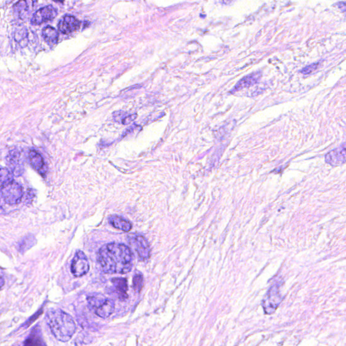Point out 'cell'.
Listing matches in <instances>:
<instances>
[{
    "instance_id": "obj_10",
    "label": "cell",
    "mask_w": 346,
    "mask_h": 346,
    "mask_svg": "<svg viewBox=\"0 0 346 346\" xmlns=\"http://www.w3.org/2000/svg\"><path fill=\"white\" fill-rule=\"evenodd\" d=\"M260 77H261V73H259V72L247 75V76L242 78L238 83L236 84L235 86L231 91V93L234 94V93L239 92V91L242 90L243 89L252 86V85L258 83Z\"/></svg>"
},
{
    "instance_id": "obj_24",
    "label": "cell",
    "mask_w": 346,
    "mask_h": 346,
    "mask_svg": "<svg viewBox=\"0 0 346 346\" xmlns=\"http://www.w3.org/2000/svg\"><path fill=\"white\" fill-rule=\"evenodd\" d=\"M5 284V281L4 279H3V278L1 277V275H0V290L2 289V288L3 286H4Z\"/></svg>"
},
{
    "instance_id": "obj_14",
    "label": "cell",
    "mask_w": 346,
    "mask_h": 346,
    "mask_svg": "<svg viewBox=\"0 0 346 346\" xmlns=\"http://www.w3.org/2000/svg\"><path fill=\"white\" fill-rule=\"evenodd\" d=\"M25 346H43L45 345L43 341L41 328L39 326H37L33 328L29 337L26 339L24 342Z\"/></svg>"
},
{
    "instance_id": "obj_4",
    "label": "cell",
    "mask_w": 346,
    "mask_h": 346,
    "mask_svg": "<svg viewBox=\"0 0 346 346\" xmlns=\"http://www.w3.org/2000/svg\"><path fill=\"white\" fill-rule=\"evenodd\" d=\"M1 195L7 204L15 205L20 203L23 196V190L20 185L14 181L1 187Z\"/></svg>"
},
{
    "instance_id": "obj_18",
    "label": "cell",
    "mask_w": 346,
    "mask_h": 346,
    "mask_svg": "<svg viewBox=\"0 0 346 346\" xmlns=\"http://www.w3.org/2000/svg\"><path fill=\"white\" fill-rule=\"evenodd\" d=\"M13 181V173L9 169L0 167V187Z\"/></svg>"
},
{
    "instance_id": "obj_13",
    "label": "cell",
    "mask_w": 346,
    "mask_h": 346,
    "mask_svg": "<svg viewBox=\"0 0 346 346\" xmlns=\"http://www.w3.org/2000/svg\"><path fill=\"white\" fill-rule=\"evenodd\" d=\"M33 7H34L33 0H20L18 3H16L14 9L19 18L23 19L30 15Z\"/></svg>"
},
{
    "instance_id": "obj_2",
    "label": "cell",
    "mask_w": 346,
    "mask_h": 346,
    "mask_svg": "<svg viewBox=\"0 0 346 346\" xmlns=\"http://www.w3.org/2000/svg\"><path fill=\"white\" fill-rule=\"evenodd\" d=\"M46 322L52 334L60 342H68L76 332V324L73 317L60 309L49 310Z\"/></svg>"
},
{
    "instance_id": "obj_11",
    "label": "cell",
    "mask_w": 346,
    "mask_h": 346,
    "mask_svg": "<svg viewBox=\"0 0 346 346\" xmlns=\"http://www.w3.org/2000/svg\"><path fill=\"white\" fill-rule=\"evenodd\" d=\"M8 163L11 172L15 175H20L23 171V164L20 154L18 152L14 150L10 153L8 158Z\"/></svg>"
},
{
    "instance_id": "obj_6",
    "label": "cell",
    "mask_w": 346,
    "mask_h": 346,
    "mask_svg": "<svg viewBox=\"0 0 346 346\" xmlns=\"http://www.w3.org/2000/svg\"><path fill=\"white\" fill-rule=\"evenodd\" d=\"M129 244L141 260H146L150 258L149 243L144 237L139 235L131 236L129 237Z\"/></svg>"
},
{
    "instance_id": "obj_1",
    "label": "cell",
    "mask_w": 346,
    "mask_h": 346,
    "mask_svg": "<svg viewBox=\"0 0 346 346\" xmlns=\"http://www.w3.org/2000/svg\"><path fill=\"white\" fill-rule=\"evenodd\" d=\"M97 261L106 273L126 274L132 269V251L125 244L110 243L99 249Z\"/></svg>"
},
{
    "instance_id": "obj_8",
    "label": "cell",
    "mask_w": 346,
    "mask_h": 346,
    "mask_svg": "<svg viewBox=\"0 0 346 346\" xmlns=\"http://www.w3.org/2000/svg\"><path fill=\"white\" fill-rule=\"evenodd\" d=\"M327 163L330 164L332 167H337L342 165L346 162V144L343 143L342 146L331 150L326 155Z\"/></svg>"
},
{
    "instance_id": "obj_21",
    "label": "cell",
    "mask_w": 346,
    "mask_h": 346,
    "mask_svg": "<svg viewBox=\"0 0 346 346\" xmlns=\"http://www.w3.org/2000/svg\"><path fill=\"white\" fill-rule=\"evenodd\" d=\"M318 66H319V63H315V64H312L310 65L306 66L302 70L301 73L304 75H309L311 73H313L317 69Z\"/></svg>"
},
{
    "instance_id": "obj_26",
    "label": "cell",
    "mask_w": 346,
    "mask_h": 346,
    "mask_svg": "<svg viewBox=\"0 0 346 346\" xmlns=\"http://www.w3.org/2000/svg\"><path fill=\"white\" fill-rule=\"evenodd\" d=\"M53 1H56V2H63L64 0H53Z\"/></svg>"
},
{
    "instance_id": "obj_15",
    "label": "cell",
    "mask_w": 346,
    "mask_h": 346,
    "mask_svg": "<svg viewBox=\"0 0 346 346\" xmlns=\"http://www.w3.org/2000/svg\"><path fill=\"white\" fill-rule=\"evenodd\" d=\"M114 288H115V291H116L118 298L120 300H124L128 298L127 295V290H128V286H127V279L125 278H114L113 280Z\"/></svg>"
},
{
    "instance_id": "obj_3",
    "label": "cell",
    "mask_w": 346,
    "mask_h": 346,
    "mask_svg": "<svg viewBox=\"0 0 346 346\" xmlns=\"http://www.w3.org/2000/svg\"><path fill=\"white\" fill-rule=\"evenodd\" d=\"M89 307L96 315L106 319L113 314L115 310V304L113 300L105 298L102 295H94L87 298Z\"/></svg>"
},
{
    "instance_id": "obj_9",
    "label": "cell",
    "mask_w": 346,
    "mask_h": 346,
    "mask_svg": "<svg viewBox=\"0 0 346 346\" xmlns=\"http://www.w3.org/2000/svg\"><path fill=\"white\" fill-rule=\"evenodd\" d=\"M79 21L73 16H66L60 20L58 29L64 34H69L77 30L80 27Z\"/></svg>"
},
{
    "instance_id": "obj_7",
    "label": "cell",
    "mask_w": 346,
    "mask_h": 346,
    "mask_svg": "<svg viewBox=\"0 0 346 346\" xmlns=\"http://www.w3.org/2000/svg\"><path fill=\"white\" fill-rule=\"evenodd\" d=\"M57 10L54 7L52 6L43 7L33 15L31 19V24L39 25L47 21L53 20L57 17Z\"/></svg>"
},
{
    "instance_id": "obj_16",
    "label": "cell",
    "mask_w": 346,
    "mask_h": 346,
    "mask_svg": "<svg viewBox=\"0 0 346 346\" xmlns=\"http://www.w3.org/2000/svg\"><path fill=\"white\" fill-rule=\"evenodd\" d=\"M109 222L117 230L125 232H129V231L132 230V223L121 216H116V215L112 216L109 218Z\"/></svg>"
},
{
    "instance_id": "obj_17",
    "label": "cell",
    "mask_w": 346,
    "mask_h": 346,
    "mask_svg": "<svg viewBox=\"0 0 346 346\" xmlns=\"http://www.w3.org/2000/svg\"><path fill=\"white\" fill-rule=\"evenodd\" d=\"M43 36L48 44L54 45L58 39V33L54 28L48 26L43 29Z\"/></svg>"
},
{
    "instance_id": "obj_20",
    "label": "cell",
    "mask_w": 346,
    "mask_h": 346,
    "mask_svg": "<svg viewBox=\"0 0 346 346\" xmlns=\"http://www.w3.org/2000/svg\"><path fill=\"white\" fill-rule=\"evenodd\" d=\"M27 38V31H26L25 29H22L20 31H17V33H16L15 39L20 44L25 43Z\"/></svg>"
},
{
    "instance_id": "obj_5",
    "label": "cell",
    "mask_w": 346,
    "mask_h": 346,
    "mask_svg": "<svg viewBox=\"0 0 346 346\" xmlns=\"http://www.w3.org/2000/svg\"><path fill=\"white\" fill-rule=\"evenodd\" d=\"M90 266L86 255L83 251L78 250L75 254L71 263V272L76 277L86 275L90 270Z\"/></svg>"
},
{
    "instance_id": "obj_25",
    "label": "cell",
    "mask_w": 346,
    "mask_h": 346,
    "mask_svg": "<svg viewBox=\"0 0 346 346\" xmlns=\"http://www.w3.org/2000/svg\"><path fill=\"white\" fill-rule=\"evenodd\" d=\"M223 1V3H225V4H230L231 2L233 0H222Z\"/></svg>"
},
{
    "instance_id": "obj_12",
    "label": "cell",
    "mask_w": 346,
    "mask_h": 346,
    "mask_svg": "<svg viewBox=\"0 0 346 346\" xmlns=\"http://www.w3.org/2000/svg\"><path fill=\"white\" fill-rule=\"evenodd\" d=\"M29 162L35 170L38 171L41 175H45L46 167L43 157L39 153L34 150H30L29 153Z\"/></svg>"
},
{
    "instance_id": "obj_22",
    "label": "cell",
    "mask_w": 346,
    "mask_h": 346,
    "mask_svg": "<svg viewBox=\"0 0 346 346\" xmlns=\"http://www.w3.org/2000/svg\"><path fill=\"white\" fill-rule=\"evenodd\" d=\"M135 118V115H129V116H125V118L122 119V122L123 124H125V125H127V124L130 123L131 122H132L133 120H134Z\"/></svg>"
},
{
    "instance_id": "obj_23",
    "label": "cell",
    "mask_w": 346,
    "mask_h": 346,
    "mask_svg": "<svg viewBox=\"0 0 346 346\" xmlns=\"http://www.w3.org/2000/svg\"><path fill=\"white\" fill-rule=\"evenodd\" d=\"M337 6H338V8H340L342 12L346 11V3L344 1H341V2L337 3Z\"/></svg>"
},
{
    "instance_id": "obj_19",
    "label": "cell",
    "mask_w": 346,
    "mask_h": 346,
    "mask_svg": "<svg viewBox=\"0 0 346 346\" xmlns=\"http://www.w3.org/2000/svg\"><path fill=\"white\" fill-rule=\"evenodd\" d=\"M133 284H134V288L135 291L140 292L143 285V275L140 273L135 275L134 279H133Z\"/></svg>"
}]
</instances>
